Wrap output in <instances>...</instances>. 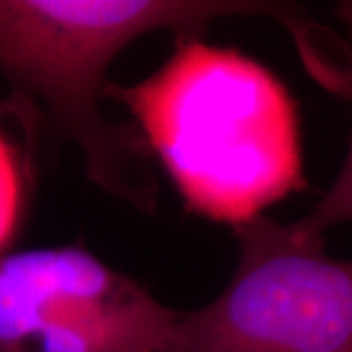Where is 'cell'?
Returning <instances> with one entry per match:
<instances>
[{"instance_id": "7a4b0ae2", "label": "cell", "mask_w": 352, "mask_h": 352, "mask_svg": "<svg viewBox=\"0 0 352 352\" xmlns=\"http://www.w3.org/2000/svg\"><path fill=\"white\" fill-rule=\"evenodd\" d=\"M227 16H274L298 38L292 12L272 2L0 0V69L47 108L53 124L80 149L96 186L149 212L155 188L143 176L145 145L131 127L108 122L100 108L108 67L151 32L198 36Z\"/></svg>"}, {"instance_id": "6da1fadb", "label": "cell", "mask_w": 352, "mask_h": 352, "mask_svg": "<svg viewBox=\"0 0 352 352\" xmlns=\"http://www.w3.org/2000/svg\"><path fill=\"white\" fill-rule=\"evenodd\" d=\"M176 39L155 73L108 82L104 98L131 113L190 212L243 226L305 186L296 104L249 55Z\"/></svg>"}, {"instance_id": "52a82bcc", "label": "cell", "mask_w": 352, "mask_h": 352, "mask_svg": "<svg viewBox=\"0 0 352 352\" xmlns=\"http://www.w3.org/2000/svg\"><path fill=\"white\" fill-rule=\"evenodd\" d=\"M0 352H2V351H0Z\"/></svg>"}, {"instance_id": "277c9868", "label": "cell", "mask_w": 352, "mask_h": 352, "mask_svg": "<svg viewBox=\"0 0 352 352\" xmlns=\"http://www.w3.org/2000/svg\"><path fill=\"white\" fill-rule=\"evenodd\" d=\"M176 317L82 247L0 252L2 352H161Z\"/></svg>"}, {"instance_id": "3957f363", "label": "cell", "mask_w": 352, "mask_h": 352, "mask_svg": "<svg viewBox=\"0 0 352 352\" xmlns=\"http://www.w3.org/2000/svg\"><path fill=\"white\" fill-rule=\"evenodd\" d=\"M233 231V278L214 302L178 311L161 352H352V261L266 215Z\"/></svg>"}, {"instance_id": "5b68a950", "label": "cell", "mask_w": 352, "mask_h": 352, "mask_svg": "<svg viewBox=\"0 0 352 352\" xmlns=\"http://www.w3.org/2000/svg\"><path fill=\"white\" fill-rule=\"evenodd\" d=\"M337 14L340 20L344 22L349 30V59H351V90H352V0L339 2ZM352 221V135L351 145L346 159L342 163L340 173L335 178V182L331 184V188L323 194V198L315 204L311 214L305 215L303 219L296 221L294 227L307 235V237H323L325 231L331 227L340 226Z\"/></svg>"}, {"instance_id": "8992f818", "label": "cell", "mask_w": 352, "mask_h": 352, "mask_svg": "<svg viewBox=\"0 0 352 352\" xmlns=\"http://www.w3.org/2000/svg\"><path fill=\"white\" fill-rule=\"evenodd\" d=\"M22 210V173L14 147L0 133V251L16 231Z\"/></svg>"}]
</instances>
